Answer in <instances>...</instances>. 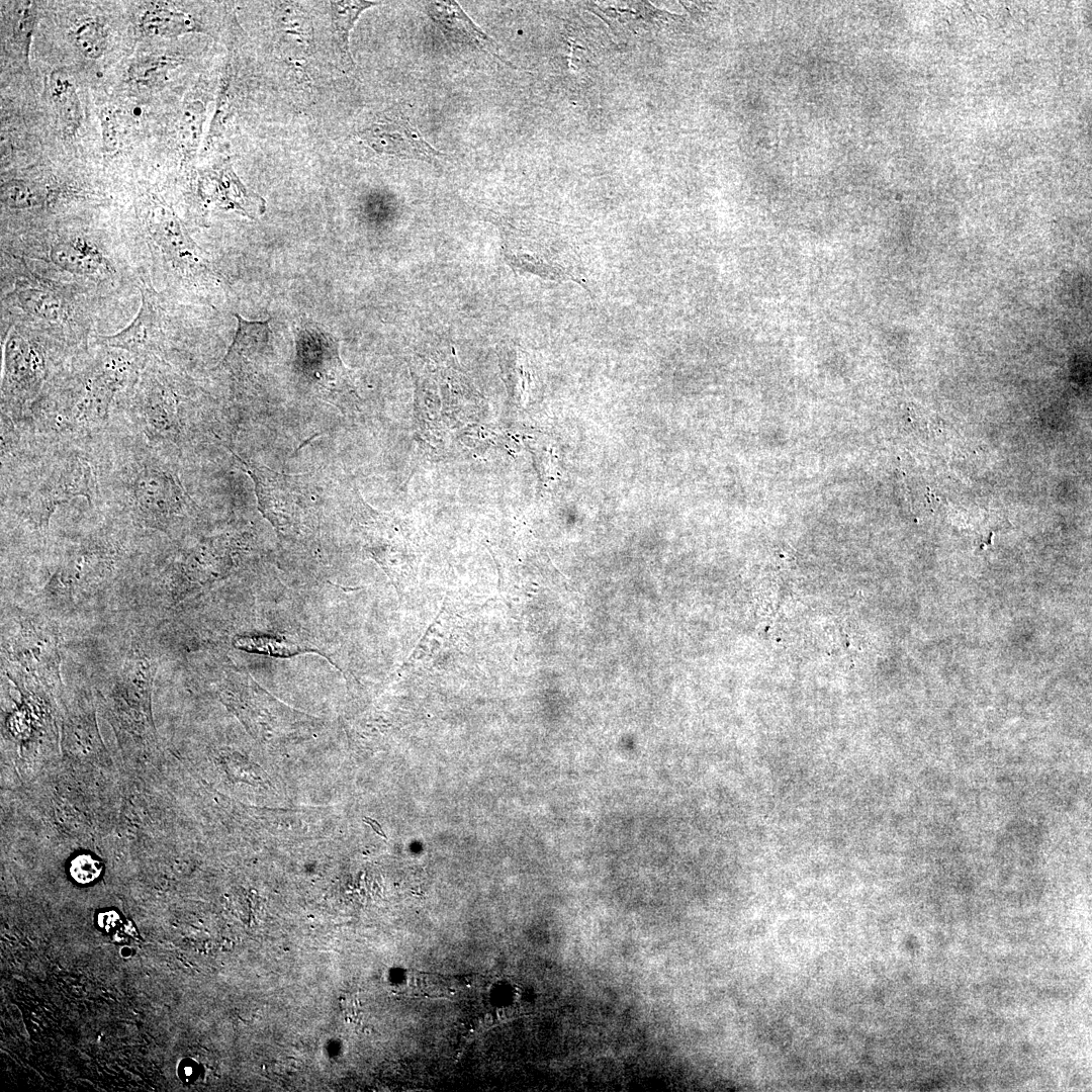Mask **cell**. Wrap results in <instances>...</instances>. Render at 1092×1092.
Segmentation results:
<instances>
[{
  "label": "cell",
  "instance_id": "cell-17",
  "mask_svg": "<svg viewBox=\"0 0 1092 1092\" xmlns=\"http://www.w3.org/2000/svg\"><path fill=\"white\" fill-rule=\"evenodd\" d=\"M204 105L199 101L191 102L183 110L179 128V143L183 153L186 155H191L196 151L204 121Z\"/></svg>",
  "mask_w": 1092,
  "mask_h": 1092
},
{
  "label": "cell",
  "instance_id": "cell-21",
  "mask_svg": "<svg viewBox=\"0 0 1092 1092\" xmlns=\"http://www.w3.org/2000/svg\"><path fill=\"white\" fill-rule=\"evenodd\" d=\"M31 4V2L22 3V7L18 14V20L14 28V36L26 51L28 50L29 38L32 34L36 16V12Z\"/></svg>",
  "mask_w": 1092,
  "mask_h": 1092
},
{
  "label": "cell",
  "instance_id": "cell-24",
  "mask_svg": "<svg viewBox=\"0 0 1092 1092\" xmlns=\"http://www.w3.org/2000/svg\"><path fill=\"white\" fill-rule=\"evenodd\" d=\"M484 1022L490 1025L492 1023V1016L490 1014H487L484 1018Z\"/></svg>",
  "mask_w": 1092,
  "mask_h": 1092
},
{
  "label": "cell",
  "instance_id": "cell-11",
  "mask_svg": "<svg viewBox=\"0 0 1092 1092\" xmlns=\"http://www.w3.org/2000/svg\"><path fill=\"white\" fill-rule=\"evenodd\" d=\"M199 196L206 204L214 203L222 208L239 209L249 215L265 209L263 199L247 192L230 164H223L218 170L202 177Z\"/></svg>",
  "mask_w": 1092,
  "mask_h": 1092
},
{
  "label": "cell",
  "instance_id": "cell-19",
  "mask_svg": "<svg viewBox=\"0 0 1092 1092\" xmlns=\"http://www.w3.org/2000/svg\"><path fill=\"white\" fill-rule=\"evenodd\" d=\"M234 644L236 647L250 652L265 653L273 656H291L302 651L294 644L267 636H241L235 640Z\"/></svg>",
  "mask_w": 1092,
  "mask_h": 1092
},
{
  "label": "cell",
  "instance_id": "cell-9",
  "mask_svg": "<svg viewBox=\"0 0 1092 1092\" xmlns=\"http://www.w3.org/2000/svg\"><path fill=\"white\" fill-rule=\"evenodd\" d=\"M359 135L364 143L379 154L427 162L443 156L431 147L420 131L405 119L372 123Z\"/></svg>",
  "mask_w": 1092,
  "mask_h": 1092
},
{
  "label": "cell",
  "instance_id": "cell-5",
  "mask_svg": "<svg viewBox=\"0 0 1092 1092\" xmlns=\"http://www.w3.org/2000/svg\"><path fill=\"white\" fill-rule=\"evenodd\" d=\"M122 500L141 526L169 533L186 504L180 483L158 456L142 453L120 472Z\"/></svg>",
  "mask_w": 1092,
  "mask_h": 1092
},
{
  "label": "cell",
  "instance_id": "cell-8",
  "mask_svg": "<svg viewBox=\"0 0 1092 1092\" xmlns=\"http://www.w3.org/2000/svg\"><path fill=\"white\" fill-rule=\"evenodd\" d=\"M4 649L11 670L47 684L61 680L60 633L52 620L40 615L23 616Z\"/></svg>",
  "mask_w": 1092,
  "mask_h": 1092
},
{
  "label": "cell",
  "instance_id": "cell-16",
  "mask_svg": "<svg viewBox=\"0 0 1092 1092\" xmlns=\"http://www.w3.org/2000/svg\"><path fill=\"white\" fill-rule=\"evenodd\" d=\"M1 203L6 208L23 211L39 206L36 190L28 181L22 179H8L1 183Z\"/></svg>",
  "mask_w": 1092,
  "mask_h": 1092
},
{
  "label": "cell",
  "instance_id": "cell-13",
  "mask_svg": "<svg viewBox=\"0 0 1092 1092\" xmlns=\"http://www.w3.org/2000/svg\"><path fill=\"white\" fill-rule=\"evenodd\" d=\"M140 24L146 34L156 37H176L202 30L191 14L163 5L147 9L141 16Z\"/></svg>",
  "mask_w": 1092,
  "mask_h": 1092
},
{
  "label": "cell",
  "instance_id": "cell-23",
  "mask_svg": "<svg viewBox=\"0 0 1092 1092\" xmlns=\"http://www.w3.org/2000/svg\"><path fill=\"white\" fill-rule=\"evenodd\" d=\"M496 1014H497L498 1019H500V1020H503L505 1018V1015H506L504 1009H498L496 1011Z\"/></svg>",
  "mask_w": 1092,
  "mask_h": 1092
},
{
  "label": "cell",
  "instance_id": "cell-3",
  "mask_svg": "<svg viewBox=\"0 0 1092 1092\" xmlns=\"http://www.w3.org/2000/svg\"><path fill=\"white\" fill-rule=\"evenodd\" d=\"M142 206L140 243L127 248L140 281L156 287L161 278L169 286L206 277L208 262L173 208L155 193Z\"/></svg>",
  "mask_w": 1092,
  "mask_h": 1092
},
{
  "label": "cell",
  "instance_id": "cell-6",
  "mask_svg": "<svg viewBox=\"0 0 1092 1092\" xmlns=\"http://www.w3.org/2000/svg\"><path fill=\"white\" fill-rule=\"evenodd\" d=\"M20 500V515L37 530H47L55 511L72 499L94 500L97 480L89 460L76 451L57 459L36 486Z\"/></svg>",
  "mask_w": 1092,
  "mask_h": 1092
},
{
  "label": "cell",
  "instance_id": "cell-4",
  "mask_svg": "<svg viewBox=\"0 0 1092 1092\" xmlns=\"http://www.w3.org/2000/svg\"><path fill=\"white\" fill-rule=\"evenodd\" d=\"M2 340V416L17 420L28 415L49 379L75 351L18 326L4 330Z\"/></svg>",
  "mask_w": 1092,
  "mask_h": 1092
},
{
  "label": "cell",
  "instance_id": "cell-14",
  "mask_svg": "<svg viewBox=\"0 0 1092 1092\" xmlns=\"http://www.w3.org/2000/svg\"><path fill=\"white\" fill-rule=\"evenodd\" d=\"M331 19L340 58L349 68L354 62L349 50V33L360 14L367 8L380 4L371 1H331Z\"/></svg>",
  "mask_w": 1092,
  "mask_h": 1092
},
{
  "label": "cell",
  "instance_id": "cell-10",
  "mask_svg": "<svg viewBox=\"0 0 1092 1092\" xmlns=\"http://www.w3.org/2000/svg\"><path fill=\"white\" fill-rule=\"evenodd\" d=\"M423 7L451 42L484 51L502 59L496 43L465 14L456 2H424Z\"/></svg>",
  "mask_w": 1092,
  "mask_h": 1092
},
{
  "label": "cell",
  "instance_id": "cell-1",
  "mask_svg": "<svg viewBox=\"0 0 1092 1092\" xmlns=\"http://www.w3.org/2000/svg\"><path fill=\"white\" fill-rule=\"evenodd\" d=\"M111 300L42 277L1 252V329L18 326L78 351L90 345Z\"/></svg>",
  "mask_w": 1092,
  "mask_h": 1092
},
{
  "label": "cell",
  "instance_id": "cell-7",
  "mask_svg": "<svg viewBox=\"0 0 1092 1092\" xmlns=\"http://www.w3.org/2000/svg\"><path fill=\"white\" fill-rule=\"evenodd\" d=\"M117 548L105 539H88L69 550L43 587L44 599L69 605L100 585L117 565Z\"/></svg>",
  "mask_w": 1092,
  "mask_h": 1092
},
{
  "label": "cell",
  "instance_id": "cell-20",
  "mask_svg": "<svg viewBox=\"0 0 1092 1092\" xmlns=\"http://www.w3.org/2000/svg\"><path fill=\"white\" fill-rule=\"evenodd\" d=\"M70 875L79 884H90L102 873L101 862L90 854H79L70 863Z\"/></svg>",
  "mask_w": 1092,
  "mask_h": 1092
},
{
  "label": "cell",
  "instance_id": "cell-22",
  "mask_svg": "<svg viewBox=\"0 0 1092 1092\" xmlns=\"http://www.w3.org/2000/svg\"><path fill=\"white\" fill-rule=\"evenodd\" d=\"M102 127L103 145L107 151H113L117 146L116 128L113 116L110 112L103 113L100 117Z\"/></svg>",
  "mask_w": 1092,
  "mask_h": 1092
},
{
  "label": "cell",
  "instance_id": "cell-2",
  "mask_svg": "<svg viewBox=\"0 0 1092 1092\" xmlns=\"http://www.w3.org/2000/svg\"><path fill=\"white\" fill-rule=\"evenodd\" d=\"M1 252L42 277L108 300L127 288H139V274L127 248L115 247L96 234L27 235L2 241Z\"/></svg>",
  "mask_w": 1092,
  "mask_h": 1092
},
{
  "label": "cell",
  "instance_id": "cell-12",
  "mask_svg": "<svg viewBox=\"0 0 1092 1092\" xmlns=\"http://www.w3.org/2000/svg\"><path fill=\"white\" fill-rule=\"evenodd\" d=\"M49 94L63 132L68 136L75 135L82 124L83 111L72 76L63 69L52 71L49 77Z\"/></svg>",
  "mask_w": 1092,
  "mask_h": 1092
},
{
  "label": "cell",
  "instance_id": "cell-15",
  "mask_svg": "<svg viewBox=\"0 0 1092 1092\" xmlns=\"http://www.w3.org/2000/svg\"><path fill=\"white\" fill-rule=\"evenodd\" d=\"M79 52L87 59L100 58L107 47V29L96 18H87L79 22L71 32Z\"/></svg>",
  "mask_w": 1092,
  "mask_h": 1092
},
{
  "label": "cell",
  "instance_id": "cell-18",
  "mask_svg": "<svg viewBox=\"0 0 1092 1092\" xmlns=\"http://www.w3.org/2000/svg\"><path fill=\"white\" fill-rule=\"evenodd\" d=\"M176 66V60L168 57H148L134 62L128 69V77L134 84L149 86L166 78Z\"/></svg>",
  "mask_w": 1092,
  "mask_h": 1092
}]
</instances>
